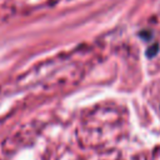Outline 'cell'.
Instances as JSON below:
<instances>
[{"instance_id":"1","label":"cell","mask_w":160,"mask_h":160,"mask_svg":"<svg viewBox=\"0 0 160 160\" xmlns=\"http://www.w3.org/2000/svg\"><path fill=\"white\" fill-rule=\"evenodd\" d=\"M158 51H159V45H158V44H154V45H151V46L148 48V50H146V56H148L149 59H151V58H154V56L158 54Z\"/></svg>"}]
</instances>
